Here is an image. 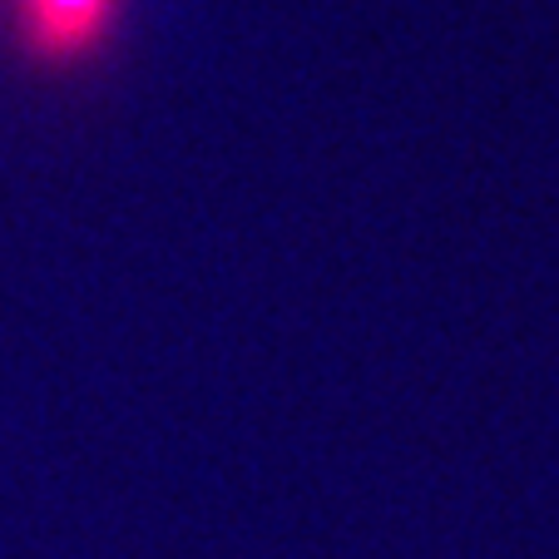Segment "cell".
<instances>
[{"mask_svg": "<svg viewBox=\"0 0 559 559\" xmlns=\"http://www.w3.org/2000/svg\"><path fill=\"white\" fill-rule=\"evenodd\" d=\"M124 0H11L21 50L45 70L85 64L115 35Z\"/></svg>", "mask_w": 559, "mask_h": 559, "instance_id": "obj_1", "label": "cell"}]
</instances>
